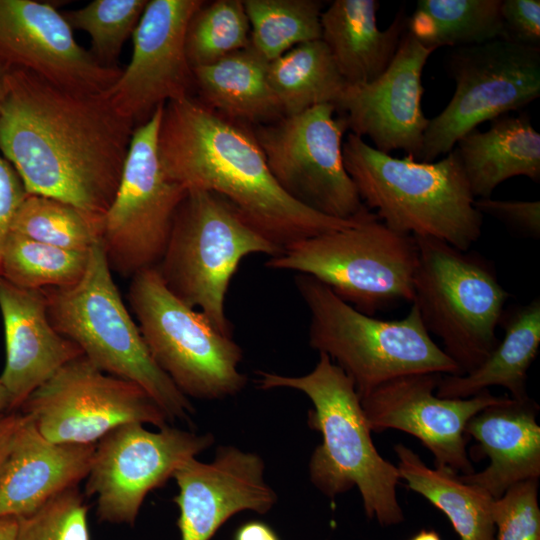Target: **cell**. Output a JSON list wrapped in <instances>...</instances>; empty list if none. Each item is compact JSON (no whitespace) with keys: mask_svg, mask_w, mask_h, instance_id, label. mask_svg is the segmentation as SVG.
Instances as JSON below:
<instances>
[{"mask_svg":"<svg viewBox=\"0 0 540 540\" xmlns=\"http://www.w3.org/2000/svg\"><path fill=\"white\" fill-rule=\"evenodd\" d=\"M135 127L104 93H85L12 68L0 110V153L28 194L103 221Z\"/></svg>","mask_w":540,"mask_h":540,"instance_id":"obj_1","label":"cell"},{"mask_svg":"<svg viewBox=\"0 0 540 540\" xmlns=\"http://www.w3.org/2000/svg\"><path fill=\"white\" fill-rule=\"evenodd\" d=\"M165 174L187 190L226 200L254 229L279 248L357 223L369 210L342 220L323 215L289 196L271 174L251 130L191 95L166 103L158 131Z\"/></svg>","mask_w":540,"mask_h":540,"instance_id":"obj_2","label":"cell"},{"mask_svg":"<svg viewBox=\"0 0 540 540\" xmlns=\"http://www.w3.org/2000/svg\"><path fill=\"white\" fill-rule=\"evenodd\" d=\"M258 375L260 389L292 388L312 402L308 425L322 436L309 461L313 485L329 498L357 487L368 519L383 527L401 523L404 514L396 492L400 473L373 444L360 398L344 371L319 353L314 369L306 375L265 371Z\"/></svg>","mask_w":540,"mask_h":540,"instance_id":"obj_3","label":"cell"},{"mask_svg":"<svg viewBox=\"0 0 540 540\" xmlns=\"http://www.w3.org/2000/svg\"><path fill=\"white\" fill-rule=\"evenodd\" d=\"M342 154L362 203L390 229L439 239L461 251L480 238L483 215L474 206L455 147L437 162H421L383 153L349 133Z\"/></svg>","mask_w":540,"mask_h":540,"instance_id":"obj_4","label":"cell"},{"mask_svg":"<svg viewBox=\"0 0 540 540\" xmlns=\"http://www.w3.org/2000/svg\"><path fill=\"white\" fill-rule=\"evenodd\" d=\"M295 285L310 315L309 345L344 371L360 400L404 375H461L432 340L415 304L402 319L382 320L355 309L309 275L297 274Z\"/></svg>","mask_w":540,"mask_h":540,"instance_id":"obj_5","label":"cell"},{"mask_svg":"<svg viewBox=\"0 0 540 540\" xmlns=\"http://www.w3.org/2000/svg\"><path fill=\"white\" fill-rule=\"evenodd\" d=\"M43 292L52 326L93 365L142 387L168 421L189 419L194 407L151 356L114 282L101 240L90 249L76 284Z\"/></svg>","mask_w":540,"mask_h":540,"instance_id":"obj_6","label":"cell"},{"mask_svg":"<svg viewBox=\"0 0 540 540\" xmlns=\"http://www.w3.org/2000/svg\"><path fill=\"white\" fill-rule=\"evenodd\" d=\"M417 262L414 236L390 229L368 210L351 226L291 243L265 265L309 275L374 316L399 302H413Z\"/></svg>","mask_w":540,"mask_h":540,"instance_id":"obj_7","label":"cell"},{"mask_svg":"<svg viewBox=\"0 0 540 540\" xmlns=\"http://www.w3.org/2000/svg\"><path fill=\"white\" fill-rule=\"evenodd\" d=\"M281 251L222 197L190 189L176 211L156 269L176 297L231 336L225 298L241 260L252 254L273 257Z\"/></svg>","mask_w":540,"mask_h":540,"instance_id":"obj_8","label":"cell"},{"mask_svg":"<svg viewBox=\"0 0 540 540\" xmlns=\"http://www.w3.org/2000/svg\"><path fill=\"white\" fill-rule=\"evenodd\" d=\"M414 238L418 262L412 303L429 334L441 339L443 351L459 366L461 375L468 373L500 341L496 328L510 294L481 256L432 237Z\"/></svg>","mask_w":540,"mask_h":540,"instance_id":"obj_9","label":"cell"},{"mask_svg":"<svg viewBox=\"0 0 540 540\" xmlns=\"http://www.w3.org/2000/svg\"><path fill=\"white\" fill-rule=\"evenodd\" d=\"M128 301L154 361L185 396L223 399L245 387L240 346L176 297L156 267L131 277Z\"/></svg>","mask_w":540,"mask_h":540,"instance_id":"obj_10","label":"cell"},{"mask_svg":"<svg viewBox=\"0 0 540 540\" xmlns=\"http://www.w3.org/2000/svg\"><path fill=\"white\" fill-rule=\"evenodd\" d=\"M446 68L455 90L446 107L429 119L421 162L446 155L479 124L540 96V47L496 39L453 48Z\"/></svg>","mask_w":540,"mask_h":540,"instance_id":"obj_11","label":"cell"},{"mask_svg":"<svg viewBox=\"0 0 540 540\" xmlns=\"http://www.w3.org/2000/svg\"><path fill=\"white\" fill-rule=\"evenodd\" d=\"M163 107L135 127L118 189L103 219L105 255L111 270L124 277L159 264L187 193L165 174L159 160Z\"/></svg>","mask_w":540,"mask_h":540,"instance_id":"obj_12","label":"cell"},{"mask_svg":"<svg viewBox=\"0 0 540 540\" xmlns=\"http://www.w3.org/2000/svg\"><path fill=\"white\" fill-rule=\"evenodd\" d=\"M336 113L334 105L320 104L251 131L271 174L289 196L323 215L347 220L366 206L344 166L348 129Z\"/></svg>","mask_w":540,"mask_h":540,"instance_id":"obj_13","label":"cell"},{"mask_svg":"<svg viewBox=\"0 0 540 540\" xmlns=\"http://www.w3.org/2000/svg\"><path fill=\"white\" fill-rule=\"evenodd\" d=\"M54 443L96 444L128 423L167 426L150 395L134 382L107 374L81 356L34 390L19 410Z\"/></svg>","mask_w":540,"mask_h":540,"instance_id":"obj_14","label":"cell"},{"mask_svg":"<svg viewBox=\"0 0 540 540\" xmlns=\"http://www.w3.org/2000/svg\"><path fill=\"white\" fill-rule=\"evenodd\" d=\"M121 425L100 439L86 477L85 495L96 496L100 521L133 525L147 494L163 486L186 460L209 448L211 433L165 426Z\"/></svg>","mask_w":540,"mask_h":540,"instance_id":"obj_15","label":"cell"},{"mask_svg":"<svg viewBox=\"0 0 540 540\" xmlns=\"http://www.w3.org/2000/svg\"><path fill=\"white\" fill-rule=\"evenodd\" d=\"M441 378L440 373H415L391 379L363 397L361 405L371 431L411 434L432 453L436 468L471 474L475 470L466 451L465 426L508 396L484 390L465 399L441 398L434 394Z\"/></svg>","mask_w":540,"mask_h":540,"instance_id":"obj_16","label":"cell"},{"mask_svg":"<svg viewBox=\"0 0 540 540\" xmlns=\"http://www.w3.org/2000/svg\"><path fill=\"white\" fill-rule=\"evenodd\" d=\"M203 0H148L133 38L129 64L104 94L134 127L169 101L190 96L192 68L186 29Z\"/></svg>","mask_w":540,"mask_h":540,"instance_id":"obj_17","label":"cell"},{"mask_svg":"<svg viewBox=\"0 0 540 540\" xmlns=\"http://www.w3.org/2000/svg\"><path fill=\"white\" fill-rule=\"evenodd\" d=\"M435 49L406 29L387 69L372 82L347 85L335 105L347 129L370 138L377 150H403L418 161L429 119L422 111V73Z\"/></svg>","mask_w":540,"mask_h":540,"instance_id":"obj_18","label":"cell"},{"mask_svg":"<svg viewBox=\"0 0 540 540\" xmlns=\"http://www.w3.org/2000/svg\"><path fill=\"white\" fill-rule=\"evenodd\" d=\"M0 60L54 84L104 93L122 69L102 66L75 40L62 12L36 0H0Z\"/></svg>","mask_w":540,"mask_h":540,"instance_id":"obj_19","label":"cell"},{"mask_svg":"<svg viewBox=\"0 0 540 540\" xmlns=\"http://www.w3.org/2000/svg\"><path fill=\"white\" fill-rule=\"evenodd\" d=\"M262 458L233 446H220L210 463L184 461L174 472L179 492L177 525L181 540H210L233 515L269 512L277 494L264 478Z\"/></svg>","mask_w":540,"mask_h":540,"instance_id":"obj_20","label":"cell"},{"mask_svg":"<svg viewBox=\"0 0 540 540\" xmlns=\"http://www.w3.org/2000/svg\"><path fill=\"white\" fill-rule=\"evenodd\" d=\"M0 313L6 349L0 382L14 411L60 368L83 353L52 326L43 290L23 289L0 277Z\"/></svg>","mask_w":540,"mask_h":540,"instance_id":"obj_21","label":"cell"},{"mask_svg":"<svg viewBox=\"0 0 540 540\" xmlns=\"http://www.w3.org/2000/svg\"><path fill=\"white\" fill-rule=\"evenodd\" d=\"M95 446L54 443L23 414L0 478V517L28 516L78 486L89 473Z\"/></svg>","mask_w":540,"mask_h":540,"instance_id":"obj_22","label":"cell"},{"mask_svg":"<svg viewBox=\"0 0 540 540\" xmlns=\"http://www.w3.org/2000/svg\"><path fill=\"white\" fill-rule=\"evenodd\" d=\"M539 406L530 397L504 401L484 408L465 426V434L474 438L481 458L490 464L482 471L460 475L464 482L478 485L494 499L511 486L540 477Z\"/></svg>","mask_w":540,"mask_h":540,"instance_id":"obj_23","label":"cell"},{"mask_svg":"<svg viewBox=\"0 0 540 540\" xmlns=\"http://www.w3.org/2000/svg\"><path fill=\"white\" fill-rule=\"evenodd\" d=\"M377 0H334L321 13V40L347 85L378 78L389 66L406 32L407 17L399 10L391 24H377Z\"/></svg>","mask_w":540,"mask_h":540,"instance_id":"obj_24","label":"cell"},{"mask_svg":"<svg viewBox=\"0 0 540 540\" xmlns=\"http://www.w3.org/2000/svg\"><path fill=\"white\" fill-rule=\"evenodd\" d=\"M490 122L488 130L473 129L455 145L475 199L491 197L515 176L540 181V134L529 115L505 114Z\"/></svg>","mask_w":540,"mask_h":540,"instance_id":"obj_25","label":"cell"},{"mask_svg":"<svg viewBox=\"0 0 540 540\" xmlns=\"http://www.w3.org/2000/svg\"><path fill=\"white\" fill-rule=\"evenodd\" d=\"M504 337L474 370L442 377L436 389L441 398L465 399L492 386L506 388L511 398L524 400L527 373L540 346V300L533 299L503 314Z\"/></svg>","mask_w":540,"mask_h":540,"instance_id":"obj_26","label":"cell"},{"mask_svg":"<svg viewBox=\"0 0 540 540\" xmlns=\"http://www.w3.org/2000/svg\"><path fill=\"white\" fill-rule=\"evenodd\" d=\"M268 61L250 45L192 69L200 101L220 115L254 126L283 117L268 81Z\"/></svg>","mask_w":540,"mask_h":540,"instance_id":"obj_27","label":"cell"},{"mask_svg":"<svg viewBox=\"0 0 540 540\" xmlns=\"http://www.w3.org/2000/svg\"><path fill=\"white\" fill-rule=\"evenodd\" d=\"M397 468L407 488L426 498L451 522L460 540H494V498L482 487L443 469L428 467L412 449L394 445Z\"/></svg>","mask_w":540,"mask_h":540,"instance_id":"obj_28","label":"cell"},{"mask_svg":"<svg viewBox=\"0 0 540 540\" xmlns=\"http://www.w3.org/2000/svg\"><path fill=\"white\" fill-rule=\"evenodd\" d=\"M268 81L284 116L336 105L347 86L325 43L299 44L268 63Z\"/></svg>","mask_w":540,"mask_h":540,"instance_id":"obj_29","label":"cell"},{"mask_svg":"<svg viewBox=\"0 0 540 540\" xmlns=\"http://www.w3.org/2000/svg\"><path fill=\"white\" fill-rule=\"evenodd\" d=\"M500 7L501 0H419L406 27L435 50L481 44L503 38Z\"/></svg>","mask_w":540,"mask_h":540,"instance_id":"obj_30","label":"cell"},{"mask_svg":"<svg viewBox=\"0 0 540 540\" xmlns=\"http://www.w3.org/2000/svg\"><path fill=\"white\" fill-rule=\"evenodd\" d=\"M250 46L270 62L293 47L321 39L322 3L316 0H243Z\"/></svg>","mask_w":540,"mask_h":540,"instance_id":"obj_31","label":"cell"},{"mask_svg":"<svg viewBox=\"0 0 540 540\" xmlns=\"http://www.w3.org/2000/svg\"><path fill=\"white\" fill-rule=\"evenodd\" d=\"M89 251L64 249L11 233L3 252L0 277L29 290L69 287L83 277Z\"/></svg>","mask_w":540,"mask_h":540,"instance_id":"obj_32","label":"cell"},{"mask_svg":"<svg viewBox=\"0 0 540 540\" xmlns=\"http://www.w3.org/2000/svg\"><path fill=\"white\" fill-rule=\"evenodd\" d=\"M103 221L64 201L28 194L18 208L11 233L75 251H89L101 240Z\"/></svg>","mask_w":540,"mask_h":540,"instance_id":"obj_33","label":"cell"},{"mask_svg":"<svg viewBox=\"0 0 540 540\" xmlns=\"http://www.w3.org/2000/svg\"><path fill=\"white\" fill-rule=\"evenodd\" d=\"M250 45V23L242 0L204 3L189 20L185 51L191 68L211 65Z\"/></svg>","mask_w":540,"mask_h":540,"instance_id":"obj_34","label":"cell"},{"mask_svg":"<svg viewBox=\"0 0 540 540\" xmlns=\"http://www.w3.org/2000/svg\"><path fill=\"white\" fill-rule=\"evenodd\" d=\"M148 0H94L82 8L62 12L71 27L86 32L91 54L105 67L116 61L127 39L133 35Z\"/></svg>","mask_w":540,"mask_h":540,"instance_id":"obj_35","label":"cell"},{"mask_svg":"<svg viewBox=\"0 0 540 540\" xmlns=\"http://www.w3.org/2000/svg\"><path fill=\"white\" fill-rule=\"evenodd\" d=\"M84 494L69 488L18 518V540H90Z\"/></svg>","mask_w":540,"mask_h":540,"instance_id":"obj_36","label":"cell"},{"mask_svg":"<svg viewBox=\"0 0 540 540\" xmlns=\"http://www.w3.org/2000/svg\"><path fill=\"white\" fill-rule=\"evenodd\" d=\"M538 480L519 482L494 500V540H540Z\"/></svg>","mask_w":540,"mask_h":540,"instance_id":"obj_37","label":"cell"},{"mask_svg":"<svg viewBox=\"0 0 540 540\" xmlns=\"http://www.w3.org/2000/svg\"><path fill=\"white\" fill-rule=\"evenodd\" d=\"M475 208L501 221L508 228L527 237H540V201L498 200L479 198Z\"/></svg>","mask_w":540,"mask_h":540,"instance_id":"obj_38","label":"cell"},{"mask_svg":"<svg viewBox=\"0 0 540 540\" xmlns=\"http://www.w3.org/2000/svg\"><path fill=\"white\" fill-rule=\"evenodd\" d=\"M503 40L540 47V1L501 0Z\"/></svg>","mask_w":540,"mask_h":540,"instance_id":"obj_39","label":"cell"},{"mask_svg":"<svg viewBox=\"0 0 540 540\" xmlns=\"http://www.w3.org/2000/svg\"><path fill=\"white\" fill-rule=\"evenodd\" d=\"M28 193L14 167L0 153V275L14 216Z\"/></svg>","mask_w":540,"mask_h":540,"instance_id":"obj_40","label":"cell"},{"mask_svg":"<svg viewBox=\"0 0 540 540\" xmlns=\"http://www.w3.org/2000/svg\"><path fill=\"white\" fill-rule=\"evenodd\" d=\"M22 419L18 410L0 412V478Z\"/></svg>","mask_w":540,"mask_h":540,"instance_id":"obj_41","label":"cell"},{"mask_svg":"<svg viewBox=\"0 0 540 540\" xmlns=\"http://www.w3.org/2000/svg\"><path fill=\"white\" fill-rule=\"evenodd\" d=\"M234 540H280L275 531L261 521H249L235 532Z\"/></svg>","mask_w":540,"mask_h":540,"instance_id":"obj_42","label":"cell"},{"mask_svg":"<svg viewBox=\"0 0 540 540\" xmlns=\"http://www.w3.org/2000/svg\"><path fill=\"white\" fill-rule=\"evenodd\" d=\"M0 540H18V518L0 517Z\"/></svg>","mask_w":540,"mask_h":540,"instance_id":"obj_43","label":"cell"},{"mask_svg":"<svg viewBox=\"0 0 540 540\" xmlns=\"http://www.w3.org/2000/svg\"><path fill=\"white\" fill-rule=\"evenodd\" d=\"M10 69V66L0 60V110L6 95L7 77Z\"/></svg>","mask_w":540,"mask_h":540,"instance_id":"obj_44","label":"cell"},{"mask_svg":"<svg viewBox=\"0 0 540 540\" xmlns=\"http://www.w3.org/2000/svg\"><path fill=\"white\" fill-rule=\"evenodd\" d=\"M409 540H442L439 533L433 529H421Z\"/></svg>","mask_w":540,"mask_h":540,"instance_id":"obj_45","label":"cell"},{"mask_svg":"<svg viewBox=\"0 0 540 540\" xmlns=\"http://www.w3.org/2000/svg\"><path fill=\"white\" fill-rule=\"evenodd\" d=\"M12 411L10 397L0 382V412Z\"/></svg>","mask_w":540,"mask_h":540,"instance_id":"obj_46","label":"cell"}]
</instances>
